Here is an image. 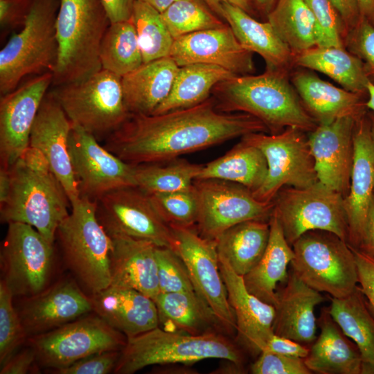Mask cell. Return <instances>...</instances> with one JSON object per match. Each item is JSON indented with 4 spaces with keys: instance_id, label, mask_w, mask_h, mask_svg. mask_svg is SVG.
<instances>
[{
    "instance_id": "cell-1",
    "label": "cell",
    "mask_w": 374,
    "mask_h": 374,
    "mask_svg": "<svg viewBox=\"0 0 374 374\" xmlns=\"http://www.w3.org/2000/svg\"><path fill=\"white\" fill-rule=\"evenodd\" d=\"M254 132L269 134L250 114L219 111L211 96L195 106L162 114H130L103 145L134 166L161 163Z\"/></svg>"
},
{
    "instance_id": "cell-2",
    "label": "cell",
    "mask_w": 374,
    "mask_h": 374,
    "mask_svg": "<svg viewBox=\"0 0 374 374\" xmlns=\"http://www.w3.org/2000/svg\"><path fill=\"white\" fill-rule=\"evenodd\" d=\"M290 74L266 69L260 75H235L215 85L211 96L219 111L250 114L269 134L290 127L310 132L318 123L304 108Z\"/></svg>"
},
{
    "instance_id": "cell-3",
    "label": "cell",
    "mask_w": 374,
    "mask_h": 374,
    "mask_svg": "<svg viewBox=\"0 0 374 374\" xmlns=\"http://www.w3.org/2000/svg\"><path fill=\"white\" fill-rule=\"evenodd\" d=\"M109 24L101 0H60L53 86L82 81L102 69L100 47Z\"/></svg>"
},
{
    "instance_id": "cell-4",
    "label": "cell",
    "mask_w": 374,
    "mask_h": 374,
    "mask_svg": "<svg viewBox=\"0 0 374 374\" xmlns=\"http://www.w3.org/2000/svg\"><path fill=\"white\" fill-rule=\"evenodd\" d=\"M207 359L228 360L241 367L243 362L237 346L219 332L189 335L158 326L127 337L114 373L132 374L152 365L188 364Z\"/></svg>"
},
{
    "instance_id": "cell-5",
    "label": "cell",
    "mask_w": 374,
    "mask_h": 374,
    "mask_svg": "<svg viewBox=\"0 0 374 374\" xmlns=\"http://www.w3.org/2000/svg\"><path fill=\"white\" fill-rule=\"evenodd\" d=\"M55 235L64 262L89 295L111 284L112 238L98 222L96 202L80 197Z\"/></svg>"
},
{
    "instance_id": "cell-6",
    "label": "cell",
    "mask_w": 374,
    "mask_h": 374,
    "mask_svg": "<svg viewBox=\"0 0 374 374\" xmlns=\"http://www.w3.org/2000/svg\"><path fill=\"white\" fill-rule=\"evenodd\" d=\"M9 171L11 186L0 205L1 222L28 224L55 244L57 229L71 208L62 185L51 170L31 168L20 158Z\"/></svg>"
},
{
    "instance_id": "cell-7",
    "label": "cell",
    "mask_w": 374,
    "mask_h": 374,
    "mask_svg": "<svg viewBox=\"0 0 374 374\" xmlns=\"http://www.w3.org/2000/svg\"><path fill=\"white\" fill-rule=\"evenodd\" d=\"M60 0H34L21 30L0 51V93L28 74L53 72L57 57L55 21Z\"/></svg>"
},
{
    "instance_id": "cell-8",
    "label": "cell",
    "mask_w": 374,
    "mask_h": 374,
    "mask_svg": "<svg viewBox=\"0 0 374 374\" xmlns=\"http://www.w3.org/2000/svg\"><path fill=\"white\" fill-rule=\"evenodd\" d=\"M291 270L310 287L332 298L348 296L357 287L355 253L348 242L336 234L312 230L292 244Z\"/></svg>"
},
{
    "instance_id": "cell-9",
    "label": "cell",
    "mask_w": 374,
    "mask_h": 374,
    "mask_svg": "<svg viewBox=\"0 0 374 374\" xmlns=\"http://www.w3.org/2000/svg\"><path fill=\"white\" fill-rule=\"evenodd\" d=\"M121 78L102 69L82 81L56 86L51 91L71 122L101 142L130 114Z\"/></svg>"
},
{
    "instance_id": "cell-10",
    "label": "cell",
    "mask_w": 374,
    "mask_h": 374,
    "mask_svg": "<svg viewBox=\"0 0 374 374\" xmlns=\"http://www.w3.org/2000/svg\"><path fill=\"white\" fill-rule=\"evenodd\" d=\"M241 140L260 150L267 161L265 178L252 193L258 201L272 202L285 186L307 188L318 181L305 132L290 127L277 134H247Z\"/></svg>"
},
{
    "instance_id": "cell-11",
    "label": "cell",
    "mask_w": 374,
    "mask_h": 374,
    "mask_svg": "<svg viewBox=\"0 0 374 374\" xmlns=\"http://www.w3.org/2000/svg\"><path fill=\"white\" fill-rule=\"evenodd\" d=\"M273 203V212L290 245L312 230L330 231L348 242L344 197L319 181L307 188L285 186Z\"/></svg>"
},
{
    "instance_id": "cell-12",
    "label": "cell",
    "mask_w": 374,
    "mask_h": 374,
    "mask_svg": "<svg viewBox=\"0 0 374 374\" xmlns=\"http://www.w3.org/2000/svg\"><path fill=\"white\" fill-rule=\"evenodd\" d=\"M37 364L49 370L66 367L91 355L121 350L127 337L91 312L47 332L28 338Z\"/></svg>"
},
{
    "instance_id": "cell-13",
    "label": "cell",
    "mask_w": 374,
    "mask_h": 374,
    "mask_svg": "<svg viewBox=\"0 0 374 374\" xmlns=\"http://www.w3.org/2000/svg\"><path fill=\"white\" fill-rule=\"evenodd\" d=\"M8 225L1 247V280L14 297L36 295L51 285L55 244L28 224L10 222Z\"/></svg>"
},
{
    "instance_id": "cell-14",
    "label": "cell",
    "mask_w": 374,
    "mask_h": 374,
    "mask_svg": "<svg viewBox=\"0 0 374 374\" xmlns=\"http://www.w3.org/2000/svg\"><path fill=\"white\" fill-rule=\"evenodd\" d=\"M98 222L110 237L124 236L171 248V227L154 208L150 196L138 186L112 190L96 201Z\"/></svg>"
},
{
    "instance_id": "cell-15",
    "label": "cell",
    "mask_w": 374,
    "mask_h": 374,
    "mask_svg": "<svg viewBox=\"0 0 374 374\" xmlns=\"http://www.w3.org/2000/svg\"><path fill=\"white\" fill-rule=\"evenodd\" d=\"M199 198L197 232L215 240L228 229L248 220L269 221L274 203L256 199L246 187L221 179H196Z\"/></svg>"
},
{
    "instance_id": "cell-16",
    "label": "cell",
    "mask_w": 374,
    "mask_h": 374,
    "mask_svg": "<svg viewBox=\"0 0 374 374\" xmlns=\"http://www.w3.org/2000/svg\"><path fill=\"white\" fill-rule=\"evenodd\" d=\"M170 227L172 249L185 263L196 292L224 330L229 332L236 330L235 314L220 270L215 241L203 238L193 228Z\"/></svg>"
},
{
    "instance_id": "cell-17",
    "label": "cell",
    "mask_w": 374,
    "mask_h": 374,
    "mask_svg": "<svg viewBox=\"0 0 374 374\" xmlns=\"http://www.w3.org/2000/svg\"><path fill=\"white\" fill-rule=\"evenodd\" d=\"M69 152L80 197L96 202L112 190L137 186L135 166L121 159L93 135L73 124Z\"/></svg>"
},
{
    "instance_id": "cell-18",
    "label": "cell",
    "mask_w": 374,
    "mask_h": 374,
    "mask_svg": "<svg viewBox=\"0 0 374 374\" xmlns=\"http://www.w3.org/2000/svg\"><path fill=\"white\" fill-rule=\"evenodd\" d=\"M53 82L52 72L30 79L1 96L0 163L9 169L29 146L30 132L41 104Z\"/></svg>"
},
{
    "instance_id": "cell-19",
    "label": "cell",
    "mask_w": 374,
    "mask_h": 374,
    "mask_svg": "<svg viewBox=\"0 0 374 374\" xmlns=\"http://www.w3.org/2000/svg\"><path fill=\"white\" fill-rule=\"evenodd\" d=\"M21 299L17 310L28 338L93 312L90 296L71 278L61 279L42 292Z\"/></svg>"
},
{
    "instance_id": "cell-20",
    "label": "cell",
    "mask_w": 374,
    "mask_h": 374,
    "mask_svg": "<svg viewBox=\"0 0 374 374\" xmlns=\"http://www.w3.org/2000/svg\"><path fill=\"white\" fill-rule=\"evenodd\" d=\"M253 53L244 48L232 29L224 26L181 36L174 40L169 57L179 66L191 64L219 66L235 75L253 74Z\"/></svg>"
},
{
    "instance_id": "cell-21",
    "label": "cell",
    "mask_w": 374,
    "mask_h": 374,
    "mask_svg": "<svg viewBox=\"0 0 374 374\" xmlns=\"http://www.w3.org/2000/svg\"><path fill=\"white\" fill-rule=\"evenodd\" d=\"M356 121L344 117L319 124L308 136L318 181L342 194L344 198L350 184Z\"/></svg>"
},
{
    "instance_id": "cell-22",
    "label": "cell",
    "mask_w": 374,
    "mask_h": 374,
    "mask_svg": "<svg viewBox=\"0 0 374 374\" xmlns=\"http://www.w3.org/2000/svg\"><path fill=\"white\" fill-rule=\"evenodd\" d=\"M72 123L50 91L45 96L33 125L29 146L39 150L62 185L71 204L80 198L69 152Z\"/></svg>"
},
{
    "instance_id": "cell-23",
    "label": "cell",
    "mask_w": 374,
    "mask_h": 374,
    "mask_svg": "<svg viewBox=\"0 0 374 374\" xmlns=\"http://www.w3.org/2000/svg\"><path fill=\"white\" fill-rule=\"evenodd\" d=\"M353 163L348 193L344 198L348 244L358 249L374 195V141L367 112L355 121Z\"/></svg>"
},
{
    "instance_id": "cell-24",
    "label": "cell",
    "mask_w": 374,
    "mask_h": 374,
    "mask_svg": "<svg viewBox=\"0 0 374 374\" xmlns=\"http://www.w3.org/2000/svg\"><path fill=\"white\" fill-rule=\"evenodd\" d=\"M290 78L304 108L318 125L344 117L357 120L368 111L367 93L336 87L302 68L292 70Z\"/></svg>"
},
{
    "instance_id": "cell-25",
    "label": "cell",
    "mask_w": 374,
    "mask_h": 374,
    "mask_svg": "<svg viewBox=\"0 0 374 374\" xmlns=\"http://www.w3.org/2000/svg\"><path fill=\"white\" fill-rule=\"evenodd\" d=\"M219 261L228 299L235 314L239 340L251 353L260 354L265 341L274 333L275 307L250 293L243 276L225 260L219 258Z\"/></svg>"
},
{
    "instance_id": "cell-26",
    "label": "cell",
    "mask_w": 374,
    "mask_h": 374,
    "mask_svg": "<svg viewBox=\"0 0 374 374\" xmlns=\"http://www.w3.org/2000/svg\"><path fill=\"white\" fill-rule=\"evenodd\" d=\"M325 300L320 292L306 285L290 270L285 286L277 292L274 333L310 347L317 338L314 309Z\"/></svg>"
},
{
    "instance_id": "cell-27",
    "label": "cell",
    "mask_w": 374,
    "mask_h": 374,
    "mask_svg": "<svg viewBox=\"0 0 374 374\" xmlns=\"http://www.w3.org/2000/svg\"><path fill=\"white\" fill-rule=\"evenodd\" d=\"M89 296L93 312L127 337L159 325L154 300L134 289L109 285Z\"/></svg>"
},
{
    "instance_id": "cell-28",
    "label": "cell",
    "mask_w": 374,
    "mask_h": 374,
    "mask_svg": "<svg viewBox=\"0 0 374 374\" xmlns=\"http://www.w3.org/2000/svg\"><path fill=\"white\" fill-rule=\"evenodd\" d=\"M111 238L110 285L134 289L154 300L160 293L157 245L128 237Z\"/></svg>"
},
{
    "instance_id": "cell-29",
    "label": "cell",
    "mask_w": 374,
    "mask_h": 374,
    "mask_svg": "<svg viewBox=\"0 0 374 374\" xmlns=\"http://www.w3.org/2000/svg\"><path fill=\"white\" fill-rule=\"evenodd\" d=\"M221 18L232 29L240 44L264 60L266 69L290 73L294 54L281 39L269 22H261L238 6L221 4Z\"/></svg>"
},
{
    "instance_id": "cell-30",
    "label": "cell",
    "mask_w": 374,
    "mask_h": 374,
    "mask_svg": "<svg viewBox=\"0 0 374 374\" xmlns=\"http://www.w3.org/2000/svg\"><path fill=\"white\" fill-rule=\"evenodd\" d=\"M321 331L304 358L308 368L319 374H361L360 352L331 316L328 307L317 319Z\"/></svg>"
},
{
    "instance_id": "cell-31",
    "label": "cell",
    "mask_w": 374,
    "mask_h": 374,
    "mask_svg": "<svg viewBox=\"0 0 374 374\" xmlns=\"http://www.w3.org/2000/svg\"><path fill=\"white\" fill-rule=\"evenodd\" d=\"M179 66L169 56L143 63L121 78L123 98L130 114H152L168 97Z\"/></svg>"
},
{
    "instance_id": "cell-32",
    "label": "cell",
    "mask_w": 374,
    "mask_h": 374,
    "mask_svg": "<svg viewBox=\"0 0 374 374\" xmlns=\"http://www.w3.org/2000/svg\"><path fill=\"white\" fill-rule=\"evenodd\" d=\"M269 223V237L266 249L258 262L243 279L250 293L274 306L277 301V285L287 280V267L294 253L274 212Z\"/></svg>"
},
{
    "instance_id": "cell-33",
    "label": "cell",
    "mask_w": 374,
    "mask_h": 374,
    "mask_svg": "<svg viewBox=\"0 0 374 374\" xmlns=\"http://www.w3.org/2000/svg\"><path fill=\"white\" fill-rule=\"evenodd\" d=\"M334 320L357 346L361 374H374V314L360 287L341 299H331L328 307Z\"/></svg>"
},
{
    "instance_id": "cell-34",
    "label": "cell",
    "mask_w": 374,
    "mask_h": 374,
    "mask_svg": "<svg viewBox=\"0 0 374 374\" xmlns=\"http://www.w3.org/2000/svg\"><path fill=\"white\" fill-rule=\"evenodd\" d=\"M161 328L189 335L215 331L221 326L196 292L159 293L154 300Z\"/></svg>"
},
{
    "instance_id": "cell-35",
    "label": "cell",
    "mask_w": 374,
    "mask_h": 374,
    "mask_svg": "<svg viewBox=\"0 0 374 374\" xmlns=\"http://www.w3.org/2000/svg\"><path fill=\"white\" fill-rule=\"evenodd\" d=\"M293 63L326 75L348 91L367 93L363 63L345 48L316 46L295 55Z\"/></svg>"
},
{
    "instance_id": "cell-36",
    "label": "cell",
    "mask_w": 374,
    "mask_h": 374,
    "mask_svg": "<svg viewBox=\"0 0 374 374\" xmlns=\"http://www.w3.org/2000/svg\"><path fill=\"white\" fill-rule=\"evenodd\" d=\"M269 237V221L253 220L239 223L215 240L218 257L244 276L262 258Z\"/></svg>"
},
{
    "instance_id": "cell-37",
    "label": "cell",
    "mask_w": 374,
    "mask_h": 374,
    "mask_svg": "<svg viewBox=\"0 0 374 374\" xmlns=\"http://www.w3.org/2000/svg\"><path fill=\"white\" fill-rule=\"evenodd\" d=\"M267 170V161L260 150L240 140L225 154L203 165L196 179L231 181L253 193L262 184Z\"/></svg>"
},
{
    "instance_id": "cell-38",
    "label": "cell",
    "mask_w": 374,
    "mask_h": 374,
    "mask_svg": "<svg viewBox=\"0 0 374 374\" xmlns=\"http://www.w3.org/2000/svg\"><path fill=\"white\" fill-rule=\"evenodd\" d=\"M235 75L217 65L191 64L179 66L169 95L152 114L200 104L211 97L215 85Z\"/></svg>"
},
{
    "instance_id": "cell-39",
    "label": "cell",
    "mask_w": 374,
    "mask_h": 374,
    "mask_svg": "<svg viewBox=\"0 0 374 374\" xmlns=\"http://www.w3.org/2000/svg\"><path fill=\"white\" fill-rule=\"evenodd\" d=\"M267 18L294 55L317 46L316 21L305 0H277Z\"/></svg>"
},
{
    "instance_id": "cell-40",
    "label": "cell",
    "mask_w": 374,
    "mask_h": 374,
    "mask_svg": "<svg viewBox=\"0 0 374 374\" xmlns=\"http://www.w3.org/2000/svg\"><path fill=\"white\" fill-rule=\"evenodd\" d=\"M99 57L103 69L120 77L143 63L132 18L109 24L100 44Z\"/></svg>"
},
{
    "instance_id": "cell-41",
    "label": "cell",
    "mask_w": 374,
    "mask_h": 374,
    "mask_svg": "<svg viewBox=\"0 0 374 374\" xmlns=\"http://www.w3.org/2000/svg\"><path fill=\"white\" fill-rule=\"evenodd\" d=\"M167 163L135 166L136 186L148 194L187 190L203 166L179 159Z\"/></svg>"
},
{
    "instance_id": "cell-42",
    "label": "cell",
    "mask_w": 374,
    "mask_h": 374,
    "mask_svg": "<svg viewBox=\"0 0 374 374\" xmlns=\"http://www.w3.org/2000/svg\"><path fill=\"white\" fill-rule=\"evenodd\" d=\"M132 19L143 63L168 57L175 39L161 12L147 3L136 0Z\"/></svg>"
},
{
    "instance_id": "cell-43",
    "label": "cell",
    "mask_w": 374,
    "mask_h": 374,
    "mask_svg": "<svg viewBox=\"0 0 374 374\" xmlns=\"http://www.w3.org/2000/svg\"><path fill=\"white\" fill-rule=\"evenodd\" d=\"M161 15L174 39L226 24L202 0H177Z\"/></svg>"
},
{
    "instance_id": "cell-44",
    "label": "cell",
    "mask_w": 374,
    "mask_h": 374,
    "mask_svg": "<svg viewBox=\"0 0 374 374\" xmlns=\"http://www.w3.org/2000/svg\"><path fill=\"white\" fill-rule=\"evenodd\" d=\"M149 195L157 211L170 226L193 228L196 225L199 198L194 184L187 190Z\"/></svg>"
},
{
    "instance_id": "cell-45",
    "label": "cell",
    "mask_w": 374,
    "mask_h": 374,
    "mask_svg": "<svg viewBox=\"0 0 374 374\" xmlns=\"http://www.w3.org/2000/svg\"><path fill=\"white\" fill-rule=\"evenodd\" d=\"M14 296L3 280L0 281V365L4 364L23 344L28 337L17 308Z\"/></svg>"
},
{
    "instance_id": "cell-46",
    "label": "cell",
    "mask_w": 374,
    "mask_h": 374,
    "mask_svg": "<svg viewBox=\"0 0 374 374\" xmlns=\"http://www.w3.org/2000/svg\"><path fill=\"white\" fill-rule=\"evenodd\" d=\"M316 21L318 46L345 48L347 29L330 0H305Z\"/></svg>"
},
{
    "instance_id": "cell-47",
    "label": "cell",
    "mask_w": 374,
    "mask_h": 374,
    "mask_svg": "<svg viewBox=\"0 0 374 374\" xmlns=\"http://www.w3.org/2000/svg\"><path fill=\"white\" fill-rule=\"evenodd\" d=\"M155 255L160 293L196 292L185 263L173 249L157 246Z\"/></svg>"
},
{
    "instance_id": "cell-48",
    "label": "cell",
    "mask_w": 374,
    "mask_h": 374,
    "mask_svg": "<svg viewBox=\"0 0 374 374\" xmlns=\"http://www.w3.org/2000/svg\"><path fill=\"white\" fill-rule=\"evenodd\" d=\"M344 42L345 48L362 62L368 81L374 84V24L362 16Z\"/></svg>"
},
{
    "instance_id": "cell-49",
    "label": "cell",
    "mask_w": 374,
    "mask_h": 374,
    "mask_svg": "<svg viewBox=\"0 0 374 374\" xmlns=\"http://www.w3.org/2000/svg\"><path fill=\"white\" fill-rule=\"evenodd\" d=\"M253 374H311L303 358L262 351L251 366Z\"/></svg>"
},
{
    "instance_id": "cell-50",
    "label": "cell",
    "mask_w": 374,
    "mask_h": 374,
    "mask_svg": "<svg viewBox=\"0 0 374 374\" xmlns=\"http://www.w3.org/2000/svg\"><path fill=\"white\" fill-rule=\"evenodd\" d=\"M121 350H107L91 355L61 368L49 370L55 374H107L114 373Z\"/></svg>"
},
{
    "instance_id": "cell-51",
    "label": "cell",
    "mask_w": 374,
    "mask_h": 374,
    "mask_svg": "<svg viewBox=\"0 0 374 374\" xmlns=\"http://www.w3.org/2000/svg\"><path fill=\"white\" fill-rule=\"evenodd\" d=\"M352 249L355 256L359 287L374 314V257L358 249L352 247Z\"/></svg>"
},
{
    "instance_id": "cell-52",
    "label": "cell",
    "mask_w": 374,
    "mask_h": 374,
    "mask_svg": "<svg viewBox=\"0 0 374 374\" xmlns=\"http://www.w3.org/2000/svg\"><path fill=\"white\" fill-rule=\"evenodd\" d=\"M34 0H0L1 28L22 26Z\"/></svg>"
},
{
    "instance_id": "cell-53",
    "label": "cell",
    "mask_w": 374,
    "mask_h": 374,
    "mask_svg": "<svg viewBox=\"0 0 374 374\" xmlns=\"http://www.w3.org/2000/svg\"><path fill=\"white\" fill-rule=\"evenodd\" d=\"M262 351H268L304 359L308 355L309 347L292 339L273 333L265 341Z\"/></svg>"
},
{
    "instance_id": "cell-54",
    "label": "cell",
    "mask_w": 374,
    "mask_h": 374,
    "mask_svg": "<svg viewBox=\"0 0 374 374\" xmlns=\"http://www.w3.org/2000/svg\"><path fill=\"white\" fill-rule=\"evenodd\" d=\"M37 363L33 348L28 347L17 350L4 364L1 365V374H26L34 371Z\"/></svg>"
},
{
    "instance_id": "cell-55",
    "label": "cell",
    "mask_w": 374,
    "mask_h": 374,
    "mask_svg": "<svg viewBox=\"0 0 374 374\" xmlns=\"http://www.w3.org/2000/svg\"><path fill=\"white\" fill-rule=\"evenodd\" d=\"M136 0H101L110 24L132 18Z\"/></svg>"
},
{
    "instance_id": "cell-56",
    "label": "cell",
    "mask_w": 374,
    "mask_h": 374,
    "mask_svg": "<svg viewBox=\"0 0 374 374\" xmlns=\"http://www.w3.org/2000/svg\"><path fill=\"white\" fill-rule=\"evenodd\" d=\"M339 12L347 33L353 28L360 20L362 15L356 0H330Z\"/></svg>"
},
{
    "instance_id": "cell-57",
    "label": "cell",
    "mask_w": 374,
    "mask_h": 374,
    "mask_svg": "<svg viewBox=\"0 0 374 374\" xmlns=\"http://www.w3.org/2000/svg\"><path fill=\"white\" fill-rule=\"evenodd\" d=\"M358 249L374 257V195L368 211Z\"/></svg>"
},
{
    "instance_id": "cell-58",
    "label": "cell",
    "mask_w": 374,
    "mask_h": 374,
    "mask_svg": "<svg viewBox=\"0 0 374 374\" xmlns=\"http://www.w3.org/2000/svg\"><path fill=\"white\" fill-rule=\"evenodd\" d=\"M202 1L215 15H217L220 18H221V4L222 3H229L236 6H238L251 16L255 13L254 6L252 2L251 1V0H202Z\"/></svg>"
},
{
    "instance_id": "cell-59",
    "label": "cell",
    "mask_w": 374,
    "mask_h": 374,
    "mask_svg": "<svg viewBox=\"0 0 374 374\" xmlns=\"http://www.w3.org/2000/svg\"><path fill=\"white\" fill-rule=\"evenodd\" d=\"M11 179L9 169L0 168V205L3 204L10 193Z\"/></svg>"
},
{
    "instance_id": "cell-60",
    "label": "cell",
    "mask_w": 374,
    "mask_h": 374,
    "mask_svg": "<svg viewBox=\"0 0 374 374\" xmlns=\"http://www.w3.org/2000/svg\"><path fill=\"white\" fill-rule=\"evenodd\" d=\"M362 17L374 24V0H356Z\"/></svg>"
},
{
    "instance_id": "cell-61",
    "label": "cell",
    "mask_w": 374,
    "mask_h": 374,
    "mask_svg": "<svg viewBox=\"0 0 374 374\" xmlns=\"http://www.w3.org/2000/svg\"><path fill=\"white\" fill-rule=\"evenodd\" d=\"M277 0H251L253 6L266 16L274 7Z\"/></svg>"
},
{
    "instance_id": "cell-62",
    "label": "cell",
    "mask_w": 374,
    "mask_h": 374,
    "mask_svg": "<svg viewBox=\"0 0 374 374\" xmlns=\"http://www.w3.org/2000/svg\"><path fill=\"white\" fill-rule=\"evenodd\" d=\"M154 7L160 12H163L170 5L177 0H139Z\"/></svg>"
},
{
    "instance_id": "cell-63",
    "label": "cell",
    "mask_w": 374,
    "mask_h": 374,
    "mask_svg": "<svg viewBox=\"0 0 374 374\" xmlns=\"http://www.w3.org/2000/svg\"><path fill=\"white\" fill-rule=\"evenodd\" d=\"M366 107L368 110L374 112V84L368 81L367 84V99Z\"/></svg>"
},
{
    "instance_id": "cell-64",
    "label": "cell",
    "mask_w": 374,
    "mask_h": 374,
    "mask_svg": "<svg viewBox=\"0 0 374 374\" xmlns=\"http://www.w3.org/2000/svg\"><path fill=\"white\" fill-rule=\"evenodd\" d=\"M368 116L370 120L371 134L374 141V112L368 110Z\"/></svg>"
}]
</instances>
